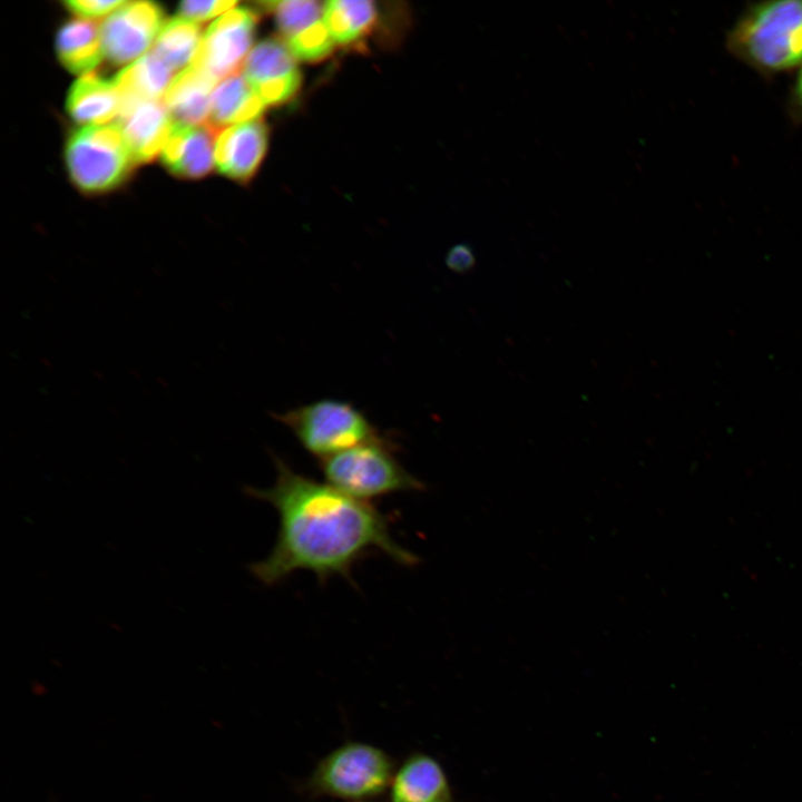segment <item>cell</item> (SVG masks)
<instances>
[{
  "mask_svg": "<svg viewBox=\"0 0 802 802\" xmlns=\"http://www.w3.org/2000/svg\"><path fill=\"white\" fill-rule=\"evenodd\" d=\"M275 467L272 487L245 489L278 515L274 547L250 566L257 580L272 586L297 570L311 571L322 583L332 576L351 579L353 566L374 551L401 566L418 563L393 539L387 518L370 502L301 475L278 458Z\"/></svg>",
  "mask_w": 802,
  "mask_h": 802,
  "instance_id": "cell-1",
  "label": "cell"
},
{
  "mask_svg": "<svg viewBox=\"0 0 802 802\" xmlns=\"http://www.w3.org/2000/svg\"><path fill=\"white\" fill-rule=\"evenodd\" d=\"M727 51L764 77L802 66V0L747 4L725 35Z\"/></svg>",
  "mask_w": 802,
  "mask_h": 802,
  "instance_id": "cell-2",
  "label": "cell"
},
{
  "mask_svg": "<svg viewBox=\"0 0 802 802\" xmlns=\"http://www.w3.org/2000/svg\"><path fill=\"white\" fill-rule=\"evenodd\" d=\"M393 448L392 441L382 436L320 459V470L327 483L363 501L422 490L423 483L400 463Z\"/></svg>",
  "mask_w": 802,
  "mask_h": 802,
  "instance_id": "cell-3",
  "label": "cell"
},
{
  "mask_svg": "<svg viewBox=\"0 0 802 802\" xmlns=\"http://www.w3.org/2000/svg\"><path fill=\"white\" fill-rule=\"evenodd\" d=\"M393 759L362 742H346L325 755L307 779L311 795L364 802L385 793L395 773Z\"/></svg>",
  "mask_w": 802,
  "mask_h": 802,
  "instance_id": "cell-4",
  "label": "cell"
},
{
  "mask_svg": "<svg viewBox=\"0 0 802 802\" xmlns=\"http://www.w3.org/2000/svg\"><path fill=\"white\" fill-rule=\"evenodd\" d=\"M274 418L319 460L382 437L361 410L335 399L310 402Z\"/></svg>",
  "mask_w": 802,
  "mask_h": 802,
  "instance_id": "cell-5",
  "label": "cell"
},
{
  "mask_svg": "<svg viewBox=\"0 0 802 802\" xmlns=\"http://www.w3.org/2000/svg\"><path fill=\"white\" fill-rule=\"evenodd\" d=\"M65 158L75 185L90 194L118 186L136 164L117 123L75 130L67 141Z\"/></svg>",
  "mask_w": 802,
  "mask_h": 802,
  "instance_id": "cell-6",
  "label": "cell"
},
{
  "mask_svg": "<svg viewBox=\"0 0 802 802\" xmlns=\"http://www.w3.org/2000/svg\"><path fill=\"white\" fill-rule=\"evenodd\" d=\"M256 21V13L248 8L226 11L205 31L190 65L217 80L238 74L250 53Z\"/></svg>",
  "mask_w": 802,
  "mask_h": 802,
  "instance_id": "cell-7",
  "label": "cell"
},
{
  "mask_svg": "<svg viewBox=\"0 0 802 802\" xmlns=\"http://www.w3.org/2000/svg\"><path fill=\"white\" fill-rule=\"evenodd\" d=\"M163 23L164 14L158 4L126 1L100 25L105 57L115 65L134 62L156 41Z\"/></svg>",
  "mask_w": 802,
  "mask_h": 802,
  "instance_id": "cell-8",
  "label": "cell"
},
{
  "mask_svg": "<svg viewBox=\"0 0 802 802\" xmlns=\"http://www.w3.org/2000/svg\"><path fill=\"white\" fill-rule=\"evenodd\" d=\"M117 124L136 163L150 162L162 153L175 125L162 100L121 102Z\"/></svg>",
  "mask_w": 802,
  "mask_h": 802,
  "instance_id": "cell-9",
  "label": "cell"
},
{
  "mask_svg": "<svg viewBox=\"0 0 802 802\" xmlns=\"http://www.w3.org/2000/svg\"><path fill=\"white\" fill-rule=\"evenodd\" d=\"M267 146V128L262 120L234 125L222 130L215 140L214 159L223 175L248 180L260 166Z\"/></svg>",
  "mask_w": 802,
  "mask_h": 802,
  "instance_id": "cell-10",
  "label": "cell"
},
{
  "mask_svg": "<svg viewBox=\"0 0 802 802\" xmlns=\"http://www.w3.org/2000/svg\"><path fill=\"white\" fill-rule=\"evenodd\" d=\"M391 802H456L448 776L432 756L409 755L395 771L390 785Z\"/></svg>",
  "mask_w": 802,
  "mask_h": 802,
  "instance_id": "cell-11",
  "label": "cell"
},
{
  "mask_svg": "<svg viewBox=\"0 0 802 802\" xmlns=\"http://www.w3.org/2000/svg\"><path fill=\"white\" fill-rule=\"evenodd\" d=\"M217 131L209 125H174L173 131L162 150V162L175 176L200 178L212 167Z\"/></svg>",
  "mask_w": 802,
  "mask_h": 802,
  "instance_id": "cell-12",
  "label": "cell"
},
{
  "mask_svg": "<svg viewBox=\"0 0 802 802\" xmlns=\"http://www.w3.org/2000/svg\"><path fill=\"white\" fill-rule=\"evenodd\" d=\"M217 82V79L195 65H189L174 77L163 97L174 124L207 125Z\"/></svg>",
  "mask_w": 802,
  "mask_h": 802,
  "instance_id": "cell-13",
  "label": "cell"
},
{
  "mask_svg": "<svg viewBox=\"0 0 802 802\" xmlns=\"http://www.w3.org/2000/svg\"><path fill=\"white\" fill-rule=\"evenodd\" d=\"M70 117L85 126L105 125L120 110V96L115 81L96 74L81 76L67 97Z\"/></svg>",
  "mask_w": 802,
  "mask_h": 802,
  "instance_id": "cell-14",
  "label": "cell"
},
{
  "mask_svg": "<svg viewBox=\"0 0 802 802\" xmlns=\"http://www.w3.org/2000/svg\"><path fill=\"white\" fill-rule=\"evenodd\" d=\"M265 107L246 78L238 72L215 87L207 125L218 131L225 126L252 121L258 119Z\"/></svg>",
  "mask_w": 802,
  "mask_h": 802,
  "instance_id": "cell-15",
  "label": "cell"
},
{
  "mask_svg": "<svg viewBox=\"0 0 802 802\" xmlns=\"http://www.w3.org/2000/svg\"><path fill=\"white\" fill-rule=\"evenodd\" d=\"M56 50L61 63L74 74H90L102 60L100 27L78 19L63 25L57 33Z\"/></svg>",
  "mask_w": 802,
  "mask_h": 802,
  "instance_id": "cell-16",
  "label": "cell"
},
{
  "mask_svg": "<svg viewBox=\"0 0 802 802\" xmlns=\"http://www.w3.org/2000/svg\"><path fill=\"white\" fill-rule=\"evenodd\" d=\"M173 70L151 50L128 65L114 78L120 104L160 100L168 89Z\"/></svg>",
  "mask_w": 802,
  "mask_h": 802,
  "instance_id": "cell-17",
  "label": "cell"
},
{
  "mask_svg": "<svg viewBox=\"0 0 802 802\" xmlns=\"http://www.w3.org/2000/svg\"><path fill=\"white\" fill-rule=\"evenodd\" d=\"M376 9L372 1L333 0L324 3L323 21L335 43L351 45L372 28Z\"/></svg>",
  "mask_w": 802,
  "mask_h": 802,
  "instance_id": "cell-18",
  "label": "cell"
},
{
  "mask_svg": "<svg viewBox=\"0 0 802 802\" xmlns=\"http://www.w3.org/2000/svg\"><path fill=\"white\" fill-rule=\"evenodd\" d=\"M242 70L253 89L300 71L290 49L278 39L257 43L247 55Z\"/></svg>",
  "mask_w": 802,
  "mask_h": 802,
  "instance_id": "cell-19",
  "label": "cell"
},
{
  "mask_svg": "<svg viewBox=\"0 0 802 802\" xmlns=\"http://www.w3.org/2000/svg\"><path fill=\"white\" fill-rule=\"evenodd\" d=\"M202 37L197 22L177 17L163 26L153 51L173 71L185 69L188 62L192 63Z\"/></svg>",
  "mask_w": 802,
  "mask_h": 802,
  "instance_id": "cell-20",
  "label": "cell"
},
{
  "mask_svg": "<svg viewBox=\"0 0 802 802\" xmlns=\"http://www.w3.org/2000/svg\"><path fill=\"white\" fill-rule=\"evenodd\" d=\"M261 4L265 10L275 11L277 27L287 39L320 21L324 13V4L319 1H267Z\"/></svg>",
  "mask_w": 802,
  "mask_h": 802,
  "instance_id": "cell-21",
  "label": "cell"
},
{
  "mask_svg": "<svg viewBox=\"0 0 802 802\" xmlns=\"http://www.w3.org/2000/svg\"><path fill=\"white\" fill-rule=\"evenodd\" d=\"M323 19L287 39V48L297 60L314 62L327 57L334 47Z\"/></svg>",
  "mask_w": 802,
  "mask_h": 802,
  "instance_id": "cell-22",
  "label": "cell"
},
{
  "mask_svg": "<svg viewBox=\"0 0 802 802\" xmlns=\"http://www.w3.org/2000/svg\"><path fill=\"white\" fill-rule=\"evenodd\" d=\"M235 4L236 1L226 0L184 1L179 3L178 11L180 17L197 22L213 18L222 12H226Z\"/></svg>",
  "mask_w": 802,
  "mask_h": 802,
  "instance_id": "cell-23",
  "label": "cell"
},
{
  "mask_svg": "<svg viewBox=\"0 0 802 802\" xmlns=\"http://www.w3.org/2000/svg\"><path fill=\"white\" fill-rule=\"evenodd\" d=\"M125 3L126 1L120 0H69L63 2L67 9L84 19L110 14Z\"/></svg>",
  "mask_w": 802,
  "mask_h": 802,
  "instance_id": "cell-24",
  "label": "cell"
},
{
  "mask_svg": "<svg viewBox=\"0 0 802 802\" xmlns=\"http://www.w3.org/2000/svg\"><path fill=\"white\" fill-rule=\"evenodd\" d=\"M476 261L473 250L463 243L452 246L446 256V264L449 270L458 274H466L472 271Z\"/></svg>",
  "mask_w": 802,
  "mask_h": 802,
  "instance_id": "cell-25",
  "label": "cell"
},
{
  "mask_svg": "<svg viewBox=\"0 0 802 802\" xmlns=\"http://www.w3.org/2000/svg\"><path fill=\"white\" fill-rule=\"evenodd\" d=\"M788 111L795 123H802V66L796 70L789 91Z\"/></svg>",
  "mask_w": 802,
  "mask_h": 802,
  "instance_id": "cell-26",
  "label": "cell"
}]
</instances>
